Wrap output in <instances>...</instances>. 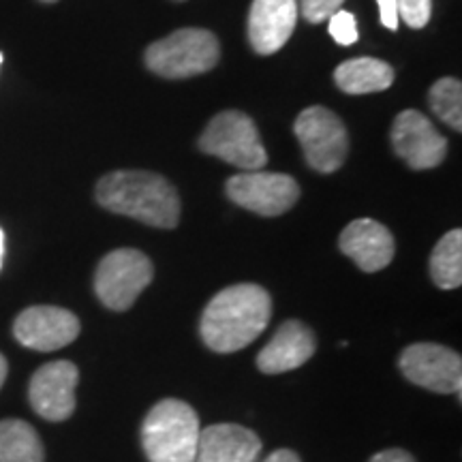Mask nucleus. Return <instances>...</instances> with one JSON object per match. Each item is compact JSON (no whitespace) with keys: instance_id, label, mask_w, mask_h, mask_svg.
Returning a JSON list of instances; mask_svg holds the SVG:
<instances>
[{"instance_id":"4be33fe9","label":"nucleus","mask_w":462,"mask_h":462,"mask_svg":"<svg viewBox=\"0 0 462 462\" xmlns=\"http://www.w3.org/2000/svg\"><path fill=\"white\" fill-rule=\"evenodd\" d=\"M330 34L338 45H354L357 42L356 17L349 11H337L330 20Z\"/></svg>"},{"instance_id":"9b49d317","label":"nucleus","mask_w":462,"mask_h":462,"mask_svg":"<svg viewBox=\"0 0 462 462\" xmlns=\"http://www.w3.org/2000/svg\"><path fill=\"white\" fill-rule=\"evenodd\" d=\"M79 319L60 306H31L22 310L14 323L17 343L34 351H56L79 337Z\"/></svg>"},{"instance_id":"4468645a","label":"nucleus","mask_w":462,"mask_h":462,"mask_svg":"<svg viewBox=\"0 0 462 462\" xmlns=\"http://www.w3.org/2000/svg\"><path fill=\"white\" fill-rule=\"evenodd\" d=\"M338 246L346 257L354 259L357 268L368 274L390 265L396 253L390 229L373 218H357L346 225L340 234Z\"/></svg>"},{"instance_id":"6e6552de","label":"nucleus","mask_w":462,"mask_h":462,"mask_svg":"<svg viewBox=\"0 0 462 462\" xmlns=\"http://www.w3.org/2000/svg\"><path fill=\"white\" fill-rule=\"evenodd\" d=\"M225 190H227V198L234 204L262 217L285 215L300 199L298 182L287 173H236L225 184Z\"/></svg>"},{"instance_id":"0eeeda50","label":"nucleus","mask_w":462,"mask_h":462,"mask_svg":"<svg viewBox=\"0 0 462 462\" xmlns=\"http://www.w3.org/2000/svg\"><path fill=\"white\" fill-rule=\"evenodd\" d=\"M306 163L319 173H332L343 167L349 152L346 126L328 107H306L293 125Z\"/></svg>"},{"instance_id":"1a4fd4ad","label":"nucleus","mask_w":462,"mask_h":462,"mask_svg":"<svg viewBox=\"0 0 462 462\" xmlns=\"http://www.w3.org/2000/svg\"><path fill=\"white\" fill-rule=\"evenodd\" d=\"M398 366L404 377L435 394H458L462 390V357L439 343L409 345Z\"/></svg>"},{"instance_id":"aec40b11","label":"nucleus","mask_w":462,"mask_h":462,"mask_svg":"<svg viewBox=\"0 0 462 462\" xmlns=\"http://www.w3.org/2000/svg\"><path fill=\"white\" fill-rule=\"evenodd\" d=\"M430 109L454 131H462V86L458 79L443 78L429 92Z\"/></svg>"},{"instance_id":"dca6fc26","label":"nucleus","mask_w":462,"mask_h":462,"mask_svg":"<svg viewBox=\"0 0 462 462\" xmlns=\"http://www.w3.org/2000/svg\"><path fill=\"white\" fill-rule=\"evenodd\" d=\"M262 439L240 424H212L201 429L195 462H259Z\"/></svg>"},{"instance_id":"b1692460","label":"nucleus","mask_w":462,"mask_h":462,"mask_svg":"<svg viewBox=\"0 0 462 462\" xmlns=\"http://www.w3.org/2000/svg\"><path fill=\"white\" fill-rule=\"evenodd\" d=\"M379 14H381V24L390 31H396L398 28V3L396 0H377Z\"/></svg>"},{"instance_id":"9d476101","label":"nucleus","mask_w":462,"mask_h":462,"mask_svg":"<svg viewBox=\"0 0 462 462\" xmlns=\"http://www.w3.org/2000/svg\"><path fill=\"white\" fill-rule=\"evenodd\" d=\"M392 146L394 152L411 170H432L441 165L448 154V140L435 129L424 114L404 109L392 125Z\"/></svg>"},{"instance_id":"39448f33","label":"nucleus","mask_w":462,"mask_h":462,"mask_svg":"<svg viewBox=\"0 0 462 462\" xmlns=\"http://www.w3.org/2000/svg\"><path fill=\"white\" fill-rule=\"evenodd\" d=\"M201 152L223 159L225 163L246 171H259L268 165L262 137L246 114L227 109L208 123L199 137Z\"/></svg>"},{"instance_id":"f8f14e48","label":"nucleus","mask_w":462,"mask_h":462,"mask_svg":"<svg viewBox=\"0 0 462 462\" xmlns=\"http://www.w3.org/2000/svg\"><path fill=\"white\" fill-rule=\"evenodd\" d=\"M79 371L73 362L56 360L43 364L28 385V401L34 413L50 421H65L75 411V388Z\"/></svg>"},{"instance_id":"7c9ffc66","label":"nucleus","mask_w":462,"mask_h":462,"mask_svg":"<svg viewBox=\"0 0 462 462\" xmlns=\"http://www.w3.org/2000/svg\"><path fill=\"white\" fill-rule=\"evenodd\" d=\"M176 3H184V0H176Z\"/></svg>"},{"instance_id":"423d86ee","label":"nucleus","mask_w":462,"mask_h":462,"mask_svg":"<svg viewBox=\"0 0 462 462\" xmlns=\"http://www.w3.org/2000/svg\"><path fill=\"white\" fill-rule=\"evenodd\" d=\"M152 262L135 248H118L101 259L95 274V293L112 310H129L152 282Z\"/></svg>"},{"instance_id":"a211bd4d","label":"nucleus","mask_w":462,"mask_h":462,"mask_svg":"<svg viewBox=\"0 0 462 462\" xmlns=\"http://www.w3.org/2000/svg\"><path fill=\"white\" fill-rule=\"evenodd\" d=\"M43 443L28 421H0V462H43Z\"/></svg>"},{"instance_id":"f03ea898","label":"nucleus","mask_w":462,"mask_h":462,"mask_svg":"<svg viewBox=\"0 0 462 462\" xmlns=\"http://www.w3.org/2000/svg\"><path fill=\"white\" fill-rule=\"evenodd\" d=\"M97 201L114 215L131 217L150 227L173 229L180 221V198L167 178L152 171L120 170L97 184Z\"/></svg>"},{"instance_id":"393cba45","label":"nucleus","mask_w":462,"mask_h":462,"mask_svg":"<svg viewBox=\"0 0 462 462\" xmlns=\"http://www.w3.org/2000/svg\"><path fill=\"white\" fill-rule=\"evenodd\" d=\"M368 462H415V458L407 452V449L390 448V449H383V452L374 454Z\"/></svg>"},{"instance_id":"7ed1b4c3","label":"nucleus","mask_w":462,"mask_h":462,"mask_svg":"<svg viewBox=\"0 0 462 462\" xmlns=\"http://www.w3.org/2000/svg\"><path fill=\"white\" fill-rule=\"evenodd\" d=\"M201 437L199 415L178 398L150 409L142 424V443L150 462H195Z\"/></svg>"},{"instance_id":"cd10ccee","label":"nucleus","mask_w":462,"mask_h":462,"mask_svg":"<svg viewBox=\"0 0 462 462\" xmlns=\"http://www.w3.org/2000/svg\"><path fill=\"white\" fill-rule=\"evenodd\" d=\"M3 257H5V231L0 229V268H3Z\"/></svg>"},{"instance_id":"6ab92c4d","label":"nucleus","mask_w":462,"mask_h":462,"mask_svg":"<svg viewBox=\"0 0 462 462\" xmlns=\"http://www.w3.org/2000/svg\"><path fill=\"white\" fill-rule=\"evenodd\" d=\"M430 276L439 289L462 285V231L452 229L437 242L430 255Z\"/></svg>"},{"instance_id":"5701e85b","label":"nucleus","mask_w":462,"mask_h":462,"mask_svg":"<svg viewBox=\"0 0 462 462\" xmlns=\"http://www.w3.org/2000/svg\"><path fill=\"white\" fill-rule=\"evenodd\" d=\"M343 3L345 0H300V9L310 24H319V22L330 20L337 11H340Z\"/></svg>"},{"instance_id":"c85d7f7f","label":"nucleus","mask_w":462,"mask_h":462,"mask_svg":"<svg viewBox=\"0 0 462 462\" xmlns=\"http://www.w3.org/2000/svg\"><path fill=\"white\" fill-rule=\"evenodd\" d=\"M42 3H58V0H42Z\"/></svg>"},{"instance_id":"f257e3e1","label":"nucleus","mask_w":462,"mask_h":462,"mask_svg":"<svg viewBox=\"0 0 462 462\" xmlns=\"http://www.w3.org/2000/svg\"><path fill=\"white\" fill-rule=\"evenodd\" d=\"M273 300L263 287L240 282L218 291L201 315L199 332L217 354H234L251 345L270 323Z\"/></svg>"},{"instance_id":"f3484780","label":"nucleus","mask_w":462,"mask_h":462,"mask_svg":"<svg viewBox=\"0 0 462 462\" xmlns=\"http://www.w3.org/2000/svg\"><path fill=\"white\" fill-rule=\"evenodd\" d=\"M334 82L346 95H371L390 88L394 82V69L379 58H351L334 71Z\"/></svg>"},{"instance_id":"a878e982","label":"nucleus","mask_w":462,"mask_h":462,"mask_svg":"<svg viewBox=\"0 0 462 462\" xmlns=\"http://www.w3.org/2000/svg\"><path fill=\"white\" fill-rule=\"evenodd\" d=\"M263 462H302L293 449H276Z\"/></svg>"},{"instance_id":"20e7f679","label":"nucleus","mask_w":462,"mask_h":462,"mask_svg":"<svg viewBox=\"0 0 462 462\" xmlns=\"http://www.w3.org/2000/svg\"><path fill=\"white\" fill-rule=\"evenodd\" d=\"M217 37L204 28H180L170 37L152 43L143 54L146 67L165 79H184L208 73L217 67Z\"/></svg>"},{"instance_id":"412c9836","label":"nucleus","mask_w":462,"mask_h":462,"mask_svg":"<svg viewBox=\"0 0 462 462\" xmlns=\"http://www.w3.org/2000/svg\"><path fill=\"white\" fill-rule=\"evenodd\" d=\"M398 17L409 28H424L430 22L432 0H396Z\"/></svg>"},{"instance_id":"2eb2a0df","label":"nucleus","mask_w":462,"mask_h":462,"mask_svg":"<svg viewBox=\"0 0 462 462\" xmlns=\"http://www.w3.org/2000/svg\"><path fill=\"white\" fill-rule=\"evenodd\" d=\"M317 351L315 334L298 319H289L259 351L257 366L265 374H281L304 366Z\"/></svg>"},{"instance_id":"bb28decb","label":"nucleus","mask_w":462,"mask_h":462,"mask_svg":"<svg viewBox=\"0 0 462 462\" xmlns=\"http://www.w3.org/2000/svg\"><path fill=\"white\" fill-rule=\"evenodd\" d=\"M7 373H9L7 360H5V356L0 354V388H3V385H5V379H7Z\"/></svg>"},{"instance_id":"ddd939ff","label":"nucleus","mask_w":462,"mask_h":462,"mask_svg":"<svg viewBox=\"0 0 462 462\" xmlns=\"http://www.w3.org/2000/svg\"><path fill=\"white\" fill-rule=\"evenodd\" d=\"M298 22V0H253L248 42L262 56L276 54L289 42Z\"/></svg>"},{"instance_id":"c756f323","label":"nucleus","mask_w":462,"mask_h":462,"mask_svg":"<svg viewBox=\"0 0 462 462\" xmlns=\"http://www.w3.org/2000/svg\"><path fill=\"white\" fill-rule=\"evenodd\" d=\"M0 67H3V54H0Z\"/></svg>"}]
</instances>
